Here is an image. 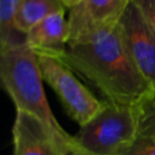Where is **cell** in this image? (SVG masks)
Segmentation results:
<instances>
[{
	"label": "cell",
	"mask_w": 155,
	"mask_h": 155,
	"mask_svg": "<svg viewBox=\"0 0 155 155\" xmlns=\"http://www.w3.org/2000/svg\"><path fill=\"white\" fill-rule=\"evenodd\" d=\"M0 80L16 111L36 116L61 138L74 144L73 136L64 131L48 105L38 54L27 44L0 51Z\"/></svg>",
	"instance_id": "2"
},
{
	"label": "cell",
	"mask_w": 155,
	"mask_h": 155,
	"mask_svg": "<svg viewBox=\"0 0 155 155\" xmlns=\"http://www.w3.org/2000/svg\"><path fill=\"white\" fill-rule=\"evenodd\" d=\"M138 107L104 101L102 109L73 136L80 155H122L133 143Z\"/></svg>",
	"instance_id": "3"
},
{
	"label": "cell",
	"mask_w": 155,
	"mask_h": 155,
	"mask_svg": "<svg viewBox=\"0 0 155 155\" xmlns=\"http://www.w3.org/2000/svg\"><path fill=\"white\" fill-rule=\"evenodd\" d=\"M63 5H64V7L67 8V10H69V8H71L73 6H75V5H78L81 0H59Z\"/></svg>",
	"instance_id": "13"
},
{
	"label": "cell",
	"mask_w": 155,
	"mask_h": 155,
	"mask_svg": "<svg viewBox=\"0 0 155 155\" xmlns=\"http://www.w3.org/2000/svg\"><path fill=\"white\" fill-rule=\"evenodd\" d=\"M119 28L124 44L136 68L155 91V35L148 28L143 17L130 1L122 17L119 21Z\"/></svg>",
	"instance_id": "5"
},
{
	"label": "cell",
	"mask_w": 155,
	"mask_h": 155,
	"mask_svg": "<svg viewBox=\"0 0 155 155\" xmlns=\"http://www.w3.org/2000/svg\"><path fill=\"white\" fill-rule=\"evenodd\" d=\"M140 16L143 17L144 22L147 23L148 28L155 35V0H130Z\"/></svg>",
	"instance_id": "12"
},
{
	"label": "cell",
	"mask_w": 155,
	"mask_h": 155,
	"mask_svg": "<svg viewBox=\"0 0 155 155\" xmlns=\"http://www.w3.org/2000/svg\"><path fill=\"white\" fill-rule=\"evenodd\" d=\"M41 75L58 97L68 116L79 126L87 124L103 107L99 101L61 59L50 54H38Z\"/></svg>",
	"instance_id": "4"
},
{
	"label": "cell",
	"mask_w": 155,
	"mask_h": 155,
	"mask_svg": "<svg viewBox=\"0 0 155 155\" xmlns=\"http://www.w3.org/2000/svg\"><path fill=\"white\" fill-rule=\"evenodd\" d=\"M128 2L130 0H81L68 10V44L116 25Z\"/></svg>",
	"instance_id": "7"
},
{
	"label": "cell",
	"mask_w": 155,
	"mask_h": 155,
	"mask_svg": "<svg viewBox=\"0 0 155 155\" xmlns=\"http://www.w3.org/2000/svg\"><path fill=\"white\" fill-rule=\"evenodd\" d=\"M65 11L50 15L25 35V44L36 54H50L59 58L69 42V24Z\"/></svg>",
	"instance_id": "8"
},
{
	"label": "cell",
	"mask_w": 155,
	"mask_h": 155,
	"mask_svg": "<svg viewBox=\"0 0 155 155\" xmlns=\"http://www.w3.org/2000/svg\"><path fill=\"white\" fill-rule=\"evenodd\" d=\"M18 0H0V51L25 45V34L16 25Z\"/></svg>",
	"instance_id": "11"
},
{
	"label": "cell",
	"mask_w": 155,
	"mask_h": 155,
	"mask_svg": "<svg viewBox=\"0 0 155 155\" xmlns=\"http://www.w3.org/2000/svg\"><path fill=\"white\" fill-rule=\"evenodd\" d=\"M67 155H80V154H78V153L74 151V150H69V151L67 153Z\"/></svg>",
	"instance_id": "14"
},
{
	"label": "cell",
	"mask_w": 155,
	"mask_h": 155,
	"mask_svg": "<svg viewBox=\"0 0 155 155\" xmlns=\"http://www.w3.org/2000/svg\"><path fill=\"white\" fill-rule=\"evenodd\" d=\"M154 93H155V91H154Z\"/></svg>",
	"instance_id": "15"
},
{
	"label": "cell",
	"mask_w": 155,
	"mask_h": 155,
	"mask_svg": "<svg viewBox=\"0 0 155 155\" xmlns=\"http://www.w3.org/2000/svg\"><path fill=\"white\" fill-rule=\"evenodd\" d=\"M138 127L131 147L122 155H155V93L138 104Z\"/></svg>",
	"instance_id": "9"
},
{
	"label": "cell",
	"mask_w": 155,
	"mask_h": 155,
	"mask_svg": "<svg viewBox=\"0 0 155 155\" xmlns=\"http://www.w3.org/2000/svg\"><path fill=\"white\" fill-rule=\"evenodd\" d=\"M13 155H67L74 144L56 134L46 124L25 111H16L12 126Z\"/></svg>",
	"instance_id": "6"
},
{
	"label": "cell",
	"mask_w": 155,
	"mask_h": 155,
	"mask_svg": "<svg viewBox=\"0 0 155 155\" xmlns=\"http://www.w3.org/2000/svg\"><path fill=\"white\" fill-rule=\"evenodd\" d=\"M58 59L92 84L105 101L136 105L153 92L130 57L119 24L68 44Z\"/></svg>",
	"instance_id": "1"
},
{
	"label": "cell",
	"mask_w": 155,
	"mask_h": 155,
	"mask_svg": "<svg viewBox=\"0 0 155 155\" xmlns=\"http://www.w3.org/2000/svg\"><path fill=\"white\" fill-rule=\"evenodd\" d=\"M65 10L59 0H18L16 10L17 29L27 35L34 25L50 15Z\"/></svg>",
	"instance_id": "10"
}]
</instances>
